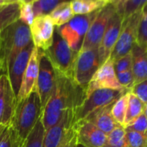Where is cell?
Listing matches in <instances>:
<instances>
[{"label":"cell","mask_w":147,"mask_h":147,"mask_svg":"<svg viewBox=\"0 0 147 147\" xmlns=\"http://www.w3.org/2000/svg\"><path fill=\"white\" fill-rule=\"evenodd\" d=\"M55 84L50 97L42 109V122L45 131L55 125L63 113L76 110L86 98V88L79 86L73 78L65 76L55 70Z\"/></svg>","instance_id":"6da1fadb"},{"label":"cell","mask_w":147,"mask_h":147,"mask_svg":"<svg viewBox=\"0 0 147 147\" xmlns=\"http://www.w3.org/2000/svg\"><path fill=\"white\" fill-rule=\"evenodd\" d=\"M42 107L37 92L17 102L11 123L14 147H24V142L42 117Z\"/></svg>","instance_id":"7a4b0ae2"},{"label":"cell","mask_w":147,"mask_h":147,"mask_svg":"<svg viewBox=\"0 0 147 147\" xmlns=\"http://www.w3.org/2000/svg\"><path fill=\"white\" fill-rule=\"evenodd\" d=\"M32 42L30 27L21 20L10 24L0 33V67L7 71L17 55Z\"/></svg>","instance_id":"3957f363"},{"label":"cell","mask_w":147,"mask_h":147,"mask_svg":"<svg viewBox=\"0 0 147 147\" xmlns=\"http://www.w3.org/2000/svg\"><path fill=\"white\" fill-rule=\"evenodd\" d=\"M97 13L98 11L87 15H76L69 22L56 28V32L76 54L81 49L88 28Z\"/></svg>","instance_id":"277c9868"},{"label":"cell","mask_w":147,"mask_h":147,"mask_svg":"<svg viewBox=\"0 0 147 147\" xmlns=\"http://www.w3.org/2000/svg\"><path fill=\"white\" fill-rule=\"evenodd\" d=\"M44 54L56 72L73 78V67L77 54L69 48L56 30H55L52 45L44 51Z\"/></svg>","instance_id":"5b68a950"},{"label":"cell","mask_w":147,"mask_h":147,"mask_svg":"<svg viewBox=\"0 0 147 147\" xmlns=\"http://www.w3.org/2000/svg\"><path fill=\"white\" fill-rule=\"evenodd\" d=\"M100 67L98 49H80L73 67V79L79 86L87 88L90 80Z\"/></svg>","instance_id":"8992f818"},{"label":"cell","mask_w":147,"mask_h":147,"mask_svg":"<svg viewBox=\"0 0 147 147\" xmlns=\"http://www.w3.org/2000/svg\"><path fill=\"white\" fill-rule=\"evenodd\" d=\"M130 90L123 88L119 90L113 89H97L86 96L80 107L75 111L76 122L84 119L92 112L113 104L123 94Z\"/></svg>","instance_id":"52a82bcc"},{"label":"cell","mask_w":147,"mask_h":147,"mask_svg":"<svg viewBox=\"0 0 147 147\" xmlns=\"http://www.w3.org/2000/svg\"><path fill=\"white\" fill-rule=\"evenodd\" d=\"M142 11L130 16L128 18L123 21V26L120 34L108 58L112 61H115L116 60L131 53V49L136 42L137 30Z\"/></svg>","instance_id":"ba28073f"},{"label":"cell","mask_w":147,"mask_h":147,"mask_svg":"<svg viewBox=\"0 0 147 147\" xmlns=\"http://www.w3.org/2000/svg\"><path fill=\"white\" fill-rule=\"evenodd\" d=\"M115 11L116 7L110 3L98 11L88 28L81 49L99 48L109 20Z\"/></svg>","instance_id":"9c48e42d"},{"label":"cell","mask_w":147,"mask_h":147,"mask_svg":"<svg viewBox=\"0 0 147 147\" xmlns=\"http://www.w3.org/2000/svg\"><path fill=\"white\" fill-rule=\"evenodd\" d=\"M29 27L33 45L42 51L49 49L53 42L55 28L49 16L36 17Z\"/></svg>","instance_id":"30bf717a"},{"label":"cell","mask_w":147,"mask_h":147,"mask_svg":"<svg viewBox=\"0 0 147 147\" xmlns=\"http://www.w3.org/2000/svg\"><path fill=\"white\" fill-rule=\"evenodd\" d=\"M74 109L66 111L61 119L49 129L45 131L42 147H59L66 137L73 130L76 124V115Z\"/></svg>","instance_id":"8fae6325"},{"label":"cell","mask_w":147,"mask_h":147,"mask_svg":"<svg viewBox=\"0 0 147 147\" xmlns=\"http://www.w3.org/2000/svg\"><path fill=\"white\" fill-rule=\"evenodd\" d=\"M119 84L116 73L113 67V61L107 59L102 65L100 66L94 76L90 80L87 88L86 96L97 89H123Z\"/></svg>","instance_id":"7c38bea8"},{"label":"cell","mask_w":147,"mask_h":147,"mask_svg":"<svg viewBox=\"0 0 147 147\" xmlns=\"http://www.w3.org/2000/svg\"><path fill=\"white\" fill-rule=\"evenodd\" d=\"M123 21L124 20L121 13L116 9L109 20L108 25L98 48L100 66L109 58L120 34L123 26Z\"/></svg>","instance_id":"4fadbf2b"},{"label":"cell","mask_w":147,"mask_h":147,"mask_svg":"<svg viewBox=\"0 0 147 147\" xmlns=\"http://www.w3.org/2000/svg\"><path fill=\"white\" fill-rule=\"evenodd\" d=\"M17 96L11 88L7 74L0 76V127L9 126L11 123Z\"/></svg>","instance_id":"5bb4252c"},{"label":"cell","mask_w":147,"mask_h":147,"mask_svg":"<svg viewBox=\"0 0 147 147\" xmlns=\"http://www.w3.org/2000/svg\"><path fill=\"white\" fill-rule=\"evenodd\" d=\"M42 53H43L42 50L34 46L27 67L24 74V77H23L19 92L17 95V102L25 99L31 93L36 91V82H37V77H38V73H39V64H40V59H41Z\"/></svg>","instance_id":"9a60e30c"},{"label":"cell","mask_w":147,"mask_h":147,"mask_svg":"<svg viewBox=\"0 0 147 147\" xmlns=\"http://www.w3.org/2000/svg\"><path fill=\"white\" fill-rule=\"evenodd\" d=\"M76 144L84 147H103L107 134L87 120H79L74 125Z\"/></svg>","instance_id":"2e32d148"},{"label":"cell","mask_w":147,"mask_h":147,"mask_svg":"<svg viewBox=\"0 0 147 147\" xmlns=\"http://www.w3.org/2000/svg\"><path fill=\"white\" fill-rule=\"evenodd\" d=\"M55 69L43 51L40 59L39 73L36 82V92L39 95L42 109L50 97L55 84Z\"/></svg>","instance_id":"e0dca14e"},{"label":"cell","mask_w":147,"mask_h":147,"mask_svg":"<svg viewBox=\"0 0 147 147\" xmlns=\"http://www.w3.org/2000/svg\"><path fill=\"white\" fill-rule=\"evenodd\" d=\"M33 49H34V45L31 42L17 55V57L15 58V60L13 61V62L11 63V65L10 66L7 71V76L9 77L11 88L16 96L19 92L23 77H24V74L27 67Z\"/></svg>","instance_id":"ac0fdd59"},{"label":"cell","mask_w":147,"mask_h":147,"mask_svg":"<svg viewBox=\"0 0 147 147\" xmlns=\"http://www.w3.org/2000/svg\"><path fill=\"white\" fill-rule=\"evenodd\" d=\"M113 105V104H111L109 106L92 112L84 119V120L90 122L91 124L94 125L97 128H99L100 131H102L104 133L108 134L116 127L120 126L114 120L112 115Z\"/></svg>","instance_id":"d6986e66"},{"label":"cell","mask_w":147,"mask_h":147,"mask_svg":"<svg viewBox=\"0 0 147 147\" xmlns=\"http://www.w3.org/2000/svg\"><path fill=\"white\" fill-rule=\"evenodd\" d=\"M131 70L134 85L147 80V49H142L136 43L131 51Z\"/></svg>","instance_id":"ffe728a7"},{"label":"cell","mask_w":147,"mask_h":147,"mask_svg":"<svg viewBox=\"0 0 147 147\" xmlns=\"http://www.w3.org/2000/svg\"><path fill=\"white\" fill-rule=\"evenodd\" d=\"M70 4L75 16L87 15L99 11L110 4V0H72Z\"/></svg>","instance_id":"44dd1931"},{"label":"cell","mask_w":147,"mask_h":147,"mask_svg":"<svg viewBox=\"0 0 147 147\" xmlns=\"http://www.w3.org/2000/svg\"><path fill=\"white\" fill-rule=\"evenodd\" d=\"M20 4L10 3L0 5V33L19 18Z\"/></svg>","instance_id":"7402d4cb"},{"label":"cell","mask_w":147,"mask_h":147,"mask_svg":"<svg viewBox=\"0 0 147 147\" xmlns=\"http://www.w3.org/2000/svg\"><path fill=\"white\" fill-rule=\"evenodd\" d=\"M55 28L61 27L69 22L75 14L73 12L70 2L63 3L54 9L49 15Z\"/></svg>","instance_id":"603a6c76"},{"label":"cell","mask_w":147,"mask_h":147,"mask_svg":"<svg viewBox=\"0 0 147 147\" xmlns=\"http://www.w3.org/2000/svg\"><path fill=\"white\" fill-rule=\"evenodd\" d=\"M144 104L136 95L129 92L126 113H125V118L123 127L128 126L138 116L144 113Z\"/></svg>","instance_id":"cb8c5ba5"},{"label":"cell","mask_w":147,"mask_h":147,"mask_svg":"<svg viewBox=\"0 0 147 147\" xmlns=\"http://www.w3.org/2000/svg\"><path fill=\"white\" fill-rule=\"evenodd\" d=\"M72 0H36L31 3L35 18L39 16L49 15L50 12L57 6L63 3L71 2Z\"/></svg>","instance_id":"d4e9b609"},{"label":"cell","mask_w":147,"mask_h":147,"mask_svg":"<svg viewBox=\"0 0 147 147\" xmlns=\"http://www.w3.org/2000/svg\"><path fill=\"white\" fill-rule=\"evenodd\" d=\"M103 147H128L125 128L120 125L107 134L106 142Z\"/></svg>","instance_id":"484cf974"},{"label":"cell","mask_w":147,"mask_h":147,"mask_svg":"<svg viewBox=\"0 0 147 147\" xmlns=\"http://www.w3.org/2000/svg\"><path fill=\"white\" fill-rule=\"evenodd\" d=\"M45 129L42 122V117L39 119L31 132L27 137L24 147H42Z\"/></svg>","instance_id":"4316f807"},{"label":"cell","mask_w":147,"mask_h":147,"mask_svg":"<svg viewBox=\"0 0 147 147\" xmlns=\"http://www.w3.org/2000/svg\"><path fill=\"white\" fill-rule=\"evenodd\" d=\"M129 92L123 94L120 98H119L113 103L112 107V115L114 120L121 126H123L125 118L128 98H129Z\"/></svg>","instance_id":"83f0119b"},{"label":"cell","mask_w":147,"mask_h":147,"mask_svg":"<svg viewBox=\"0 0 147 147\" xmlns=\"http://www.w3.org/2000/svg\"><path fill=\"white\" fill-rule=\"evenodd\" d=\"M147 6V0H127L120 7L116 8L122 15L123 20H125L130 16L141 11Z\"/></svg>","instance_id":"f1b7e54d"},{"label":"cell","mask_w":147,"mask_h":147,"mask_svg":"<svg viewBox=\"0 0 147 147\" xmlns=\"http://www.w3.org/2000/svg\"><path fill=\"white\" fill-rule=\"evenodd\" d=\"M135 43L140 48L147 49V6L143 9L141 13Z\"/></svg>","instance_id":"f546056e"},{"label":"cell","mask_w":147,"mask_h":147,"mask_svg":"<svg viewBox=\"0 0 147 147\" xmlns=\"http://www.w3.org/2000/svg\"><path fill=\"white\" fill-rule=\"evenodd\" d=\"M125 131L128 147H147V133L138 132L126 128Z\"/></svg>","instance_id":"4dcf8cb0"},{"label":"cell","mask_w":147,"mask_h":147,"mask_svg":"<svg viewBox=\"0 0 147 147\" xmlns=\"http://www.w3.org/2000/svg\"><path fill=\"white\" fill-rule=\"evenodd\" d=\"M116 76L121 87L125 89L130 90L131 87L134 85V77L131 69L118 73L116 74Z\"/></svg>","instance_id":"1f68e13d"},{"label":"cell","mask_w":147,"mask_h":147,"mask_svg":"<svg viewBox=\"0 0 147 147\" xmlns=\"http://www.w3.org/2000/svg\"><path fill=\"white\" fill-rule=\"evenodd\" d=\"M0 147H14L13 133L10 125L0 127Z\"/></svg>","instance_id":"d6a6232c"},{"label":"cell","mask_w":147,"mask_h":147,"mask_svg":"<svg viewBox=\"0 0 147 147\" xmlns=\"http://www.w3.org/2000/svg\"><path fill=\"white\" fill-rule=\"evenodd\" d=\"M35 18L31 3L30 4H20V13H19V20L26 24L27 25H30Z\"/></svg>","instance_id":"836d02e7"},{"label":"cell","mask_w":147,"mask_h":147,"mask_svg":"<svg viewBox=\"0 0 147 147\" xmlns=\"http://www.w3.org/2000/svg\"><path fill=\"white\" fill-rule=\"evenodd\" d=\"M113 67L116 74L131 69V54L129 53L113 61Z\"/></svg>","instance_id":"e575fe53"},{"label":"cell","mask_w":147,"mask_h":147,"mask_svg":"<svg viewBox=\"0 0 147 147\" xmlns=\"http://www.w3.org/2000/svg\"><path fill=\"white\" fill-rule=\"evenodd\" d=\"M130 92L145 104L147 102V80L133 85L130 89Z\"/></svg>","instance_id":"d590c367"},{"label":"cell","mask_w":147,"mask_h":147,"mask_svg":"<svg viewBox=\"0 0 147 147\" xmlns=\"http://www.w3.org/2000/svg\"><path fill=\"white\" fill-rule=\"evenodd\" d=\"M125 128L131 130V131H135L138 132L147 133V118L145 117L144 113H142L131 124H130L128 126Z\"/></svg>","instance_id":"8d00e7d4"},{"label":"cell","mask_w":147,"mask_h":147,"mask_svg":"<svg viewBox=\"0 0 147 147\" xmlns=\"http://www.w3.org/2000/svg\"><path fill=\"white\" fill-rule=\"evenodd\" d=\"M59 147H77L74 129L69 132V134L66 137V138L63 140V142L60 144Z\"/></svg>","instance_id":"74e56055"},{"label":"cell","mask_w":147,"mask_h":147,"mask_svg":"<svg viewBox=\"0 0 147 147\" xmlns=\"http://www.w3.org/2000/svg\"><path fill=\"white\" fill-rule=\"evenodd\" d=\"M36 0H0V4H10V3H19V4H30Z\"/></svg>","instance_id":"f35d334b"},{"label":"cell","mask_w":147,"mask_h":147,"mask_svg":"<svg viewBox=\"0 0 147 147\" xmlns=\"http://www.w3.org/2000/svg\"><path fill=\"white\" fill-rule=\"evenodd\" d=\"M127 0H110V3L113 5L116 8H120Z\"/></svg>","instance_id":"ab89813d"},{"label":"cell","mask_w":147,"mask_h":147,"mask_svg":"<svg viewBox=\"0 0 147 147\" xmlns=\"http://www.w3.org/2000/svg\"><path fill=\"white\" fill-rule=\"evenodd\" d=\"M144 114L145 115V117L147 118V102L144 104Z\"/></svg>","instance_id":"60d3db41"},{"label":"cell","mask_w":147,"mask_h":147,"mask_svg":"<svg viewBox=\"0 0 147 147\" xmlns=\"http://www.w3.org/2000/svg\"><path fill=\"white\" fill-rule=\"evenodd\" d=\"M2 73H3V71H2L1 67H0V76H1V75H2Z\"/></svg>","instance_id":"b9f144b4"},{"label":"cell","mask_w":147,"mask_h":147,"mask_svg":"<svg viewBox=\"0 0 147 147\" xmlns=\"http://www.w3.org/2000/svg\"><path fill=\"white\" fill-rule=\"evenodd\" d=\"M77 147H84V146H82V145H79V144H77Z\"/></svg>","instance_id":"7bdbcfd3"},{"label":"cell","mask_w":147,"mask_h":147,"mask_svg":"<svg viewBox=\"0 0 147 147\" xmlns=\"http://www.w3.org/2000/svg\"><path fill=\"white\" fill-rule=\"evenodd\" d=\"M2 5V4H0V5Z\"/></svg>","instance_id":"ee69618b"}]
</instances>
